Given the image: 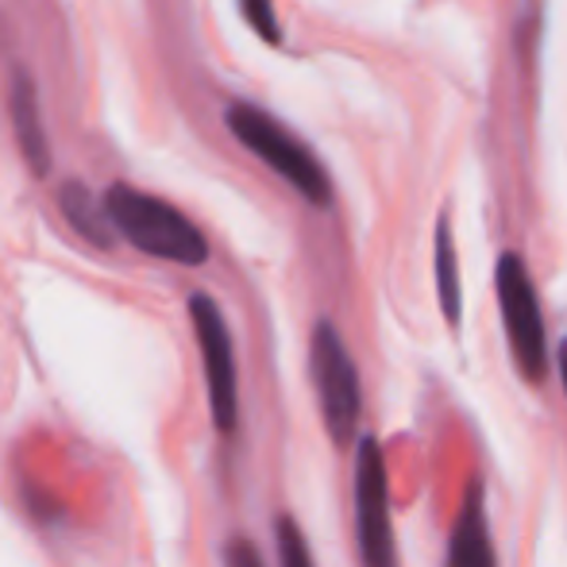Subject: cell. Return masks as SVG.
<instances>
[{
    "label": "cell",
    "mask_w": 567,
    "mask_h": 567,
    "mask_svg": "<svg viewBox=\"0 0 567 567\" xmlns=\"http://www.w3.org/2000/svg\"><path fill=\"white\" fill-rule=\"evenodd\" d=\"M498 309H502V329H506L509 355H514L517 371L525 382H540L548 371V332L545 317H540L537 286L529 278V267L517 251H506L498 259Z\"/></svg>",
    "instance_id": "obj_4"
},
{
    "label": "cell",
    "mask_w": 567,
    "mask_h": 567,
    "mask_svg": "<svg viewBox=\"0 0 567 567\" xmlns=\"http://www.w3.org/2000/svg\"><path fill=\"white\" fill-rule=\"evenodd\" d=\"M101 205H105V217H109V225H113V231H120V236L132 247H140L143 255L178 262V267H202V262L209 259V239H205V231L182 209L163 202V197L143 194V189L116 182V186L105 189Z\"/></svg>",
    "instance_id": "obj_1"
},
{
    "label": "cell",
    "mask_w": 567,
    "mask_h": 567,
    "mask_svg": "<svg viewBox=\"0 0 567 567\" xmlns=\"http://www.w3.org/2000/svg\"><path fill=\"white\" fill-rule=\"evenodd\" d=\"M8 116H12V135L20 143L23 163L43 178L51 171V143H47L43 113H39V90L20 66L12 70V85H8Z\"/></svg>",
    "instance_id": "obj_7"
},
{
    "label": "cell",
    "mask_w": 567,
    "mask_h": 567,
    "mask_svg": "<svg viewBox=\"0 0 567 567\" xmlns=\"http://www.w3.org/2000/svg\"><path fill=\"white\" fill-rule=\"evenodd\" d=\"M225 567H267L262 553L247 537H231L225 545Z\"/></svg>",
    "instance_id": "obj_13"
},
{
    "label": "cell",
    "mask_w": 567,
    "mask_h": 567,
    "mask_svg": "<svg viewBox=\"0 0 567 567\" xmlns=\"http://www.w3.org/2000/svg\"><path fill=\"white\" fill-rule=\"evenodd\" d=\"M275 545H278V564L282 567H317L313 553L306 545V533L293 517H278L275 522Z\"/></svg>",
    "instance_id": "obj_11"
},
{
    "label": "cell",
    "mask_w": 567,
    "mask_h": 567,
    "mask_svg": "<svg viewBox=\"0 0 567 567\" xmlns=\"http://www.w3.org/2000/svg\"><path fill=\"white\" fill-rule=\"evenodd\" d=\"M355 545L363 567H398L394 517H390V486L382 449L371 433L355 444Z\"/></svg>",
    "instance_id": "obj_6"
},
{
    "label": "cell",
    "mask_w": 567,
    "mask_h": 567,
    "mask_svg": "<svg viewBox=\"0 0 567 567\" xmlns=\"http://www.w3.org/2000/svg\"><path fill=\"white\" fill-rule=\"evenodd\" d=\"M560 382H564V394H567V340L560 343Z\"/></svg>",
    "instance_id": "obj_14"
},
{
    "label": "cell",
    "mask_w": 567,
    "mask_h": 567,
    "mask_svg": "<svg viewBox=\"0 0 567 567\" xmlns=\"http://www.w3.org/2000/svg\"><path fill=\"white\" fill-rule=\"evenodd\" d=\"M228 132L251 151L259 163H267L278 178H286L309 205H329L332 202V182L321 158L298 140L286 124H278L267 109L236 101L228 109Z\"/></svg>",
    "instance_id": "obj_2"
},
{
    "label": "cell",
    "mask_w": 567,
    "mask_h": 567,
    "mask_svg": "<svg viewBox=\"0 0 567 567\" xmlns=\"http://www.w3.org/2000/svg\"><path fill=\"white\" fill-rule=\"evenodd\" d=\"M436 293H441L444 321L455 329L463 317V286H460V255H455L449 217H441V225H436Z\"/></svg>",
    "instance_id": "obj_10"
},
{
    "label": "cell",
    "mask_w": 567,
    "mask_h": 567,
    "mask_svg": "<svg viewBox=\"0 0 567 567\" xmlns=\"http://www.w3.org/2000/svg\"><path fill=\"white\" fill-rule=\"evenodd\" d=\"M239 12H244L247 28H251L262 43H270V47L282 43V23H278L275 0H239Z\"/></svg>",
    "instance_id": "obj_12"
},
{
    "label": "cell",
    "mask_w": 567,
    "mask_h": 567,
    "mask_svg": "<svg viewBox=\"0 0 567 567\" xmlns=\"http://www.w3.org/2000/svg\"><path fill=\"white\" fill-rule=\"evenodd\" d=\"M59 202H62V217L82 231L90 244L113 247V225H109L105 205L93 197V189H85L82 182H66L62 194H59Z\"/></svg>",
    "instance_id": "obj_9"
},
{
    "label": "cell",
    "mask_w": 567,
    "mask_h": 567,
    "mask_svg": "<svg viewBox=\"0 0 567 567\" xmlns=\"http://www.w3.org/2000/svg\"><path fill=\"white\" fill-rule=\"evenodd\" d=\"M189 324H194L197 348H202L205 390H209V413L217 433H236L239 425V371L236 348H231L228 321L209 293H189Z\"/></svg>",
    "instance_id": "obj_5"
},
{
    "label": "cell",
    "mask_w": 567,
    "mask_h": 567,
    "mask_svg": "<svg viewBox=\"0 0 567 567\" xmlns=\"http://www.w3.org/2000/svg\"><path fill=\"white\" fill-rule=\"evenodd\" d=\"M309 371H313V390L321 402L324 433L337 449H348L359 433V413H363V390H359V371L343 348L337 324L317 321L313 340H309Z\"/></svg>",
    "instance_id": "obj_3"
},
{
    "label": "cell",
    "mask_w": 567,
    "mask_h": 567,
    "mask_svg": "<svg viewBox=\"0 0 567 567\" xmlns=\"http://www.w3.org/2000/svg\"><path fill=\"white\" fill-rule=\"evenodd\" d=\"M449 567H498L491 540V522H486V498L483 483L467 486L460 514L452 522V540H449Z\"/></svg>",
    "instance_id": "obj_8"
}]
</instances>
